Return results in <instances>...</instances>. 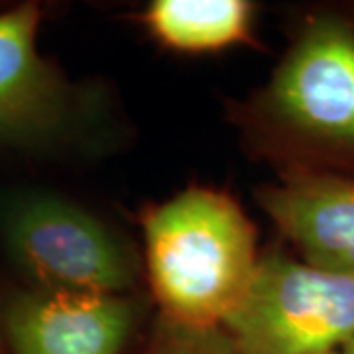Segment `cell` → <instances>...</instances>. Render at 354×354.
<instances>
[{
    "instance_id": "6da1fadb",
    "label": "cell",
    "mask_w": 354,
    "mask_h": 354,
    "mask_svg": "<svg viewBox=\"0 0 354 354\" xmlns=\"http://www.w3.org/2000/svg\"><path fill=\"white\" fill-rule=\"evenodd\" d=\"M144 232L153 290L174 325L225 323L258 264L241 207L215 191L189 189L152 209Z\"/></svg>"
},
{
    "instance_id": "7a4b0ae2",
    "label": "cell",
    "mask_w": 354,
    "mask_h": 354,
    "mask_svg": "<svg viewBox=\"0 0 354 354\" xmlns=\"http://www.w3.org/2000/svg\"><path fill=\"white\" fill-rule=\"evenodd\" d=\"M264 104L291 169L354 177V6L305 16Z\"/></svg>"
},
{
    "instance_id": "3957f363",
    "label": "cell",
    "mask_w": 354,
    "mask_h": 354,
    "mask_svg": "<svg viewBox=\"0 0 354 354\" xmlns=\"http://www.w3.org/2000/svg\"><path fill=\"white\" fill-rule=\"evenodd\" d=\"M223 325L234 354L341 351L354 335V274L268 254Z\"/></svg>"
},
{
    "instance_id": "277c9868",
    "label": "cell",
    "mask_w": 354,
    "mask_h": 354,
    "mask_svg": "<svg viewBox=\"0 0 354 354\" xmlns=\"http://www.w3.org/2000/svg\"><path fill=\"white\" fill-rule=\"evenodd\" d=\"M4 232L14 260L48 291L114 295L134 281L128 248L87 211L46 195L16 201Z\"/></svg>"
},
{
    "instance_id": "5b68a950",
    "label": "cell",
    "mask_w": 354,
    "mask_h": 354,
    "mask_svg": "<svg viewBox=\"0 0 354 354\" xmlns=\"http://www.w3.org/2000/svg\"><path fill=\"white\" fill-rule=\"evenodd\" d=\"M132 323L127 299L71 291L18 295L6 313L16 354H118Z\"/></svg>"
},
{
    "instance_id": "8992f818",
    "label": "cell",
    "mask_w": 354,
    "mask_h": 354,
    "mask_svg": "<svg viewBox=\"0 0 354 354\" xmlns=\"http://www.w3.org/2000/svg\"><path fill=\"white\" fill-rule=\"evenodd\" d=\"M260 201L307 264L354 274V177L290 169Z\"/></svg>"
},
{
    "instance_id": "52a82bcc",
    "label": "cell",
    "mask_w": 354,
    "mask_h": 354,
    "mask_svg": "<svg viewBox=\"0 0 354 354\" xmlns=\"http://www.w3.org/2000/svg\"><path fill=\"white\" fill-rule=\"evenodd\" d=\"M34 4L0 14V138L46 136L64 120L65 93L36 51Z\"/></svg>"
},
{
    "instance_id": "ba28073f",
    "label": "cell",
    "mask_w": 354,
    "mask_h": 354,
    "mask_svg": "<svg viewBox=\"0 0 354 354\" xmlns=\"http://www.w3.org/2000/svg\"><path fill=\"white\" fill-rule=\"evenodd\" d=\"M252 6L244 0H158L146 12L153 36L169 48L207 51L248 36Z\"/></svg>"
},
{
    "instance_id": "9c48e42d",
    "label": "cell",
    "mask_w": 354,
    "mask_h": 354,
    "mask_svg": "<svg viewBox=\"0 0 354 354\" xmlns=\"http://www.w3.org/2000/svg\"><path fill=\"white\" fill-rule=\"evenodd\" d=\"M158 354H234V351L227 335L218 333L215 327L197 329L174 325Z\"/></svg>"
},
{
    "instance_id": "30bf717a",
    "label": "cell",
    "mask_w": 354,
    "mask_h": 354,
    "mask_svg": "<svg viewBox=\"0 0 354 354\" xmlns=\"http://www.w3.org/2000/svg\"><path fill=\"white\" fill-rule=\"evenodd\" d=\"M341 354H354V335L341 346Z\"/></svg>"
},
{
    "instance_id": "8fae6325",
    "label": "cell",
    "mask_w": 354,
    "mask_h": 354,
    "mask_svg": "<svg viewBox=\"0 0 354 354\" xmlns=\"http://www.w3.org/2000/svg\"><path fill=\"white\" fill-rule=\"evenodd\" d=\"M325 354H341V351H330V353H325Z\"/></svg>"
}]
</instances>
